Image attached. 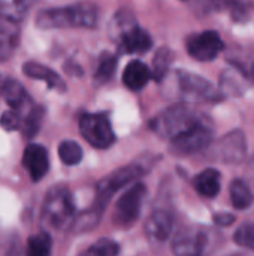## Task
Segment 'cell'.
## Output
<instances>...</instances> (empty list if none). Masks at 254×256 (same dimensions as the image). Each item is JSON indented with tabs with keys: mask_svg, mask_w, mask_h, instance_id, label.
Returning a JSON list of instances; mask_svg holds the SVG:
<instances>
[{
	"mask_svg": "<svg viewBox=\"0 0 254 256\" xmlns=\"http://www.w3.org/2000/svg\"><path fill=\"white\" fill-rule=\"evenodd\" d=\"M42 120H43V108L42 106H30V110L24 116L22 124H21L24 135L28 138L34 136L37 134V130L40 129Z\"/></svg>",
	"mask_w": 254,
	"mask_h": 256,
	"instance_id": "obj_25",
	"label": "cell"
},
{
	"mask_svg": "<svg viewBox=\"0 0 254 256\" xmlns=\"http://www.w3.org/2000/svg\"><path fill=\"white\" fill-rule=\"evenodd\" d=\"M1 82H3V80H0V88H1Z\"/></svg>",
	"mask_w": 254,
	"mask_h": 256,
	"instance_id": "obj_32",
	"label": "cell"
},
{
	"mask_svg": "<svg viewBox=\"0 0 254 256\" xmlns=\"http://www.w3.org/2000/svg\"><path fill=\"white\" fill-rule=\"evenodd\" d=\"M174 220L168 210H154L145 224V234L154 244H163L172 232Z\"/></svg>",
	"mask_w": 254,
	"mask_h": 256,
	"instance_id": "obj_14",
	"label": "cell"
},
{
	"mask_svg": "<svg viewBox=\"0 0 254 256\" xmlns=\"http://www.w3.org/2000/svg\"><path fill=\"white\" fill-rule=\"evenodd\" d=\"M174 60V52L169 50V48H160L156 56H154V72H153V76L156 80H163L165 75L168 74L169 68H171V63Z\"/></svg>",
	"mask_w": 254,
	"mask_h": 256,
	"instance_id": "obj_26",
	"label": "cell"
},
{
	"mask_svg": "<svg viewBox=\"0 0 254 256\" xmlns=\"http://www.w3.org/2000/svg\"><path fill=\"white\" fill-rule=\"evenodd\" d=\"M246 153H247V142L241 130H234L225 135L217 142L216 156L223 162L238 164L246 158Z\"/></svg>",
	"mask_w": 254,
	"mask_h": 256,
	"instance_id": "obj_11",
	"label": "cell"
},
{
	"mask_svg": "<svg viewBox=\"0 0 254 256\" xmlns=\"http://www.w3.org/2000/svg\"><path fill=\"white\" fill-rule=\"evenodd\" d=\"M21 124H22V118H21L19 112L12 110V108H10V111L3 112L0 117V126L7 132L18 130L21 128Z\"/></svg>",
	"mask_w": 254,
	"mask_h": 256,
	"instance_id": "obj_29",
	"label": "cell"
},
{
	"mask_svg": "<svg viewBox=\"0 0 254 256\" xmlns=\"http://www.w3.org/2000/svg\"><path fill=\"white\" fill-rule=\"evenodd\" d=\"M213 136H214L213 126L207 122V118H202L189 130L172 140V152L177 154L198 153L211 144Z\"/></svg>",
	"mask_w": 254,
	"mask_h": 256,
	"instance_id": "obj_7",
	"label": "cell"
},
{
	"mask_svg": "<svg viewBox=\"0 0 254 256\" xmlns=\"http://www.w3.org/2000/svg\"><path fill=\"white\" fill-rule=\"evenodd\" d=\"M0 96L4 99V102L15 111L21 112L27 104H30V98L25 92V88L15 80H3Z\"/></svg>",
	"mask_w": 254,
	"mask_h": 256,
	"instance_id": "obj_19",
	"label": "cell"
},
{
	"mask_svg": "<svg viewBox=\"0 0 254 256\" xmlns=\"http://www.w3.org/2000/svg\"><path fill=\"white\" fill-rule=\"evenodd\" d=\"M118 45L120 50L126 54H142L147 52L153 46V39L150 33L139 26L132 24L126 30H123L118 36Z\"/></svg>",
	"mask_w": 254,
	"mask_h": 256,
	"instance_id": "obj_12",
	"label": "cell"
},
{
	"mask_svg": "<svg viewBox=\"0 0 254 256\" xmlns=\"http://www.w3.org/2000/svg\"><path fill=\"white\" fill-rule=\"evenodd\" d=\"M231 201L237 210H247L253 206L254 194L247 182L237 178L231 184Z\"/></svg>",
	"mask_w": 254,
	"mask_h": 256,
	"instance_id": "obj_20",
	"label": "cell"
},
{
	"mask_svg": "<svg viewBox=\"0 0 254 256\" xmlns=\"http://www.w3.org/2000/svg\"><path fill=\"white\" fill-rule=\"evenodd\" d=\"M225 44L216 30H205L196 33L187 40V51L190 57L199 62H213L223 51Z\"/></svg>",
	"mask_w": 254,
	"mask_h": 256,
	"instance_id": "obj_8",
	"label": "cell"
},
{
	"mask_svg": "<svg viewBox=\"0 0 254 256\" xmlns=\"http://www.w3.org/2000/svg\"><path fill=\"white\" fill-rule=\"evenodd\" d=\"M18 21L0 15V62L6 60L18 45Z\"/></svg>",
	"mask_w": 254,
	"mask_h": 256,
	"instance_id": "obj_18",
	"label": "cell"
},
{
	"mask_svg": "<svg viewBox=\"0 0 254 256\" xmlns=\"http://www.w3.org/2000/svg\"><path fill=\"white\" fill-rule=\"evenodd\" d=\"M147 195V188L142 183H132V186L120 196L114 210V224L127 228L133 225L142 210V202Z\"/></svg>",
	"mask_w": 254,
	"mask_h": 256,
	"instance_id": "obj_6",
	"label": "cell"
},
{
	"mask_svg": "<svg viewBox=\"0 0 254 256\" xmlns=\"http://www.w3.org/2000/svg\"><path fill=\"white\" fill-rule=\"evenodd\" d=\"M144 174H145V170L138 164H130V165H126V166L117 170L115 172H112L111 176H108L102 182H99L94 204L105 208L117 190H120L121 188H124L127 184L135 183Z\"/></svg>",
	"mask_w": 254,
	"mask_h": 256,
	"instance_id": "obj_5",
	"label": "cell"
},
{
	"mask_svg": "<svg viewBox=\"0 0 254 256\" xmlns=\"http://www.w3.org/2000/svg\"><path fill=\"white\" fill-rule=\"evenodd\" d=\"M177 75H178L180 88L186 98L211 100V102H217L223 98L220 90L211 81H208L196 74H192L187 70H178Z\"/></svg>",
	"mask_w": 254,
	"mask_h": 256,
	"instance_id": "obj_9",
	"label": "cell"
},
{
	"mask_svg": "<svg viewBox=\"0 0 254 256\" xmlns=\"http://www.w3.org/2000/svg\"><path fill=\"white\" fill-rule=\"evenodd\" d=\"M202 118L204 117H201L186 104H177L165 110L159 117H156L151 122V129L162 138H168L172 141Z\"/></svg>",
	"mask_w": 254,
	"mask_h": 256,
	"instance_id": "obj_3",
	"label": "cell"
},
{
	"mask_svg": "<svg viewBox=\"0 0 254 256\" xmlns=\"http://www.w3.org/2000/svg\"><path fill=\"white\" fill-rule=\"evenodd\" d=\"M151 78H153V72L141 60L129 62V64L124 68V72H123V82L132 92L142 90L150 82Z\"/></svg>",
	"mask_w": 254,
	"mask_h": 256,
	"instance_id": "obj_16",
	"label": "cell"
},
{
	"mask_svg": "<svg viewBox=\"0 0 254 256\" xmlns=\"http://www.w3.org/2000/svg\"><path fill=\"white\" fill-rule=\"evenodd\" d=\"M22 164H24L30 178L34 183L40 182L49 170V158H48L46 148L40 144L27 146L24 150Z\"/></svg>",
	"mask_w": 254,
	"mask_h": 256,
	"instance_id": "obj_13",
	"label": "cell"
},
{
	"mask_svg": "<svg viewBox=\"0 0 254 256\" xmlns=\"http://www.w3.org/2000/svg\"><path fill=\"white\" fill-rule=\"evenodd\" d=\"M117 64H118V57L109 52H103L99 58L96 72H94V84L96 86H103L108 81L112 80L115 70H117Z\"/></svg>",
	"mask_w": 254,
	"mask_h": 256,
	"instance_id": "obj_21",
	"label": "cell"
},
{
	"mask_svg": "<svg viewBox=\"0 0 254 256\" xmlns=\"http://www.w3.org/2000/svg\"><path fill=\"white\" fill-rule=\"evenodd\" d=\"M22 72L28 78L43 81L52 90H57L60 93L66 92V82L63 81V78L55 70L49 69L48 66H43V64L36 63V62H27L22 66Z\"/></svg>",
	"mask_w": 254,
	"mask_h": 256,
	"instance_id": "obj_15",
	"label": "cell"
},
{
	"mask_svg": "<svg viewBox=\"0 0 254 256\" xmlns=\"http://www.w3.org/2000/svg\"><path fill=\"white\" fill-rule=\"evenodd\" d=\"M118 254H120L118 243L109 238H102L85 250V255L93 256H115Z\"/></svg>",
	"mask_w": 254,
	"mask_h": 256,
	"instance_id": "obj_27",
	"label": "cell"
},
{
	"mask_svg": "<svg viewBox=\"0 0 254 256\" xmlns=\"http://www.w3.org/2000/svg\"><path fill=\"white\" fill-rule=\"evenodd\" d=\"M58 158L67 166L78 165L82 160V148L78 142L66 140L58 146Z\"/></svg>",
	"mask_w": 254,
	"mask_h": 256,
	"instance_id": "obj_22",
	"label": "cell"
},
{
	"mask_svg": "<svg viewBox=\"0 0 254 256\" xmlns=\"http://www.w3.org/2000/svg\"><path fill=\"white\" fill-rule=\"evenodd\" d=\"M52 238L48 232H39L28 238L27 254L31 256H46L51 254Z\"/></svg>",
	"mask_w": 254,
	"mask_h": 256,
	"instance_id": "obj_23",
	"label": "cell"
},
{
	"mask_svg": "<svg viewBox=\"0 0 254 256\" xmlns=\"http://www.w3.org/2000/svg\"><path fill=\"white\" fill-rule=\"evenodd\" d=\"M249 178H250V182L254 183V154L252 160H250V164H249Z\"/></svg>",
	"mask_w": 254,
	"mask_h": 256,
	"instance_id": "obj_31",
	"label": "cell"
},
{
	"mask_svg": "<svg viewBox=\"0 0 254 256\" xmlns=\"http://www.w3.org/2000/svg\"><path fill=\"white\" fill-rule=\"evenodd\" d=\"M213 219H214V224L219 226H229L235 222V216L229 214V213H217V214H214Z\"/></svg>",
	"mask_w": 254,
	"mask_h": 256,
	"instance_id": "obj_30",
	"label": "cell"
},
{
	"mask_svg": "<svg viewBox=\"0 0 254 256\" xmlns=\"http://www.w3.org/2000/svg\"><path fill=\"white\" fill-rule=\"evenodd\" d=\"M208 244V237L204 231L187 228L180 231L172 243V250L175 255L196 256L205 252Z\"/></svg>",
	"mask_w": 254,
	"mask_h": 256,
	"instance_id": "obj_10",
	"label": "cell"
},
{
	"mask_svg": "<svg viewBox=\"0 0 254 256\" xmlns=\"http://www.w3.org/2000/svg\"><path fill=\"white\" fill-rule=\"evenodd\" d=\"M75 220V204L67 188L54 186L42 204V222L52 230H64Z\"/></svg>",
	"mask_w": 254,
	"mask_h": 256,
	"instance_id": "obj_2",
	"label": "cell"
},
{
	"mask_svg": "<svg viewBox=\"0 0 254 256\" xmlns=\"http://www.w3.org/2000/svg\"><path fill=\"white\" fill-rule=\"evenodd\" d=\"M193 188L204 198H216L222 189V174L214 168H207L193 178Z\"/></svg>",
	"mask_w": 254,
	"mask_h": 256,
	"instance_id": "obj_17",
	"label": "cell"
},
{
	"mask_svg": "<svg viewBox=\"0 0 254 256\" xmlns=\"http://www.w3.org/2000/svg\"><path fill=\"white\" fill-rule=\"evenodd\" d=\"M79 132L84 140L100 150L111 147L115 141V134L112 130L111 122L103 112H85L79 118Z\"/></svg>",
	"mask_w": 254,
	"mask_h": 256,
	"instance_id": "obj_4",
	"label": "cell"
},
{
	"mask_svg": "<svg viewBox=\"0 0 254 256\" xmlns=\"http://www.w3.org/2000/svg\"><path fill=\"white\" fill-rule=\"evenodd\" d=\"M103 210H105L103 207H99V206L94 204L88 212H84L82 214H79V216L73 220V224H72V225H73V230L82 232V231H88V230L94 228V226L99 224Z\"/></svg>",
	"mask_w": 254,
	"mask_h": 256,
	"instance_id": "obj_24",
	"label": "cell"
},
{
	"mask_svg": "<svg viewBox=\"0 0 254 256\" xmlns=\"http://www.w3.org/2000/svg\"><path fill=\"white\" fill-rule=\"evenodd\" d=\"M99 20L97 8L93 3H76L66 8L43 9L36 16L39 28H64V27H96Z\"/></svg>",
	"mask_w": 254,
	"mask_h": 256,
	"instance_id": "obj_1",
	"label": "cell"
},
{
	"mask_svg": "<svg viewBox=\"0 0 254 256\" xmlns=\"http://www.w3.org/2000/svg\"><path fill=\"white\" fill-rule=\"evenodd\" d=\"M234 240L238 246L250 249L254 252V222L244 224L243 226H240L234 236Z\"/></svg>",
	"mask_w": 254,
	"mask_h": 256,
	"instance_id": "obj_28",
	"label": "cell"
},
{
	"mask_svg": "<svg viewBox=\"0 0 254 256\" xmlns=\"http://www.w3.org/2000/svg\"><path fill=\"white\" fill-rule=\"evenodd\" d=\"M253 78H254V66H253Z\"/></svg>",
	"mask_w": 254,
	"mask_h": 256,
	"instance_id": "obj_33",
	"label": "cell"
}]
</instances>
